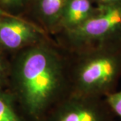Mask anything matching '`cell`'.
<instances>
[{
	"instance_id": "obj_6",
	"label": "cell",
	"mask_w": 121,
	"mask_h": 121,
	"mask_svg": "<svg viewBox=\"0 0 121 121\" xmlns=\"http://www.w3.org/2000/svg\"><path fill=\"white\" fill-rule=\"evenodd\" d=\"M91 0H69L56 26L65 32L80 26L95 12Z\"/></svg>"
},
{
	"instance_id": "obj_4",
	"label": "cell",
	"mask_w": 121,
	"mask_h": 121,
	"mask_svg": "<svg viewBox=\"0 0 121 121\" xmlns=\"http://www.w3.org/2000/svg\"><path fill=\"white\" fill-rule=\"evenodd\" d=\"M42 35L39 27L20 18L13 16L0 20V44L5 48L28 47L39 43Z\"/></svg>"
},
{
	"instance_id": "obj_5",
	"label": "cell",
	"mask_w": 121,
	"mask_h": 121,
	"mask_svg": "<svg viewBox=\"0 0 121 121\" xmlns=\"http://www.w3.org/2000/svg\"><path fill=\"white\" fill-rule=\"evenodd\" d=\"M75 100L65 106L56 115L55 121H108V113L104 106L96 102L99 98L89 100Z\"/></svg>"
},
{
	"instance_id": "obj_13",
	"label": "cell",
	"mask_w": 121,
	"mask_h": 121,
	"mask_svg": "<svg viewBox=\"0 0 121 121\" xmlns=\"http://www.w3.org/2000/svg\"><path fill=\"white\" fill-rule=\"evenodd\" d=\"M2 72H3V67H2V65H1V61H0V78L2 75Z\"/></svg>"
},
{
	"instance_id": "obj_12",
	"label": "cell",
	"mask_w": 121,
	"mask_h": 121,
	"mask_svg": "<svg viewBox=\"0 0 121 121\" xmlns=\"http://www.w3.org/2000/svg\"><path fill=\"white\" fill-rule=\"evenodd\" d=\"M0 16L1 17H13V16L7 13L6 12H5L4 10H3L0 8Z\"/></svg>"
},
{
	"instance_id": "obj_1",
	"label": "cell",
	"mask_w": 121,
	"mask_h": 121,
	"mask_svg": "<svg viewBox=\"0 0 121 121\" xmlns=\"http://www.w3.org/2000/svg\"><path fill=\"white\" fill-rule=\"evenodd\" d=\"M62 58L45 44L26 47L17 61L16 79L18 90L30 112L36 114L64 84Z\"/></svg>"
},
{
	"instance_id": "obj_7",
	"label": "cell",
	"mask_w": 121,
	"mask_h": 121,
	"mask_svg": "<svg viewBox=\"0 0 121 121\" xmlns=\"http://www.w3.org/2000/svg\"><path fill=\"white\" fill-rule=\"evenodd\" d=\"M69 0H38L37 11L44 24L48 27L57 25L62 12Z\"/></svg>"
},
{
	"instance_id": "obj_10",
	"label": "cell",
	"mask_w": 121,
	"mask_h": 121,
	"mask_svg": "<svg viewBox=\"0 0 121 121\" xmlns=\"http://www.w3.org/2000/svg\"><path fill=\"white\" fill-rule=\"evenodd\" d=\"M5 4L12 6H20L24 4L28 0H1Z\"/></svg>"
},
{
	"instance_id": "obj_9",
	"label": "cell",
	"mask_w": 121,
	"mask_h": 121,
	"mask_svg": "<svg viewBox=\"0 0 121 121\" xmlns=\"http://www.w3.org/2000/svg\"><path fill=\"white\" fill-rule=\"evenodd\" d=\"M106 102L110 109L121 118V91H113L106 96Z\"/></svg>"
},
{
	"instance_id": "obj_3",
	"label": "cell",
	"mask_w": 121,
	"mask_h": 121,
	"mask_svg": "<svg viewBox=\"0 0 121 121\" xmlns=\"http://www.w3.org/2000/svg\"><path fill=\"white\" fill-rule=\"evenodd\" d=\"M66 34L72 44L87 47L120 37L121 4L99 5L87 20Z\"/></svg>"
},
{
	"instance_id": "obj_2",
	"label": "cell",
	"mask_w": 121,
	"mask_h": 121,
	"mask_svg": "<svg viewBox=\"0 0 121 121\" xmlns=\"http://www.w3.org/2000/svg\"><path fill=\"white\" fill-rule=\"evenodd\" d=\"M121 77V36L89 47L74 71L79 94L99 98L114 91Z\"/></svg>"
},
{
	"instance_id": "obj_11",
	"label": "cell",
	"mask_w": 121,
	"mask_h": 121,
	"mask_svg": "<svg viewBox=\"0 0 121 121\" xmlns=\"http://www.w3.org/2000/svg\"><path fill=\"white\" fill-rule=\"evenodd\" d=\"M93 1L97 2L99 5L121 4V0H93Z\"/></svg>"
},
{
	"instance_id": "obj_8",
	"label": "cell",
	"mask_w": 121,
	"mask_h": 121,
	"mask_svg": "<svg viewBox=\"0 0 121 121\" xmlns=\"http://www.w3.org/2000/svg\"><path fill=\"white\" fill-rule=\"evenodd\" d=\"M0 121H20L9 102L0 94Z\"/></svg>"
}]
</instances>
